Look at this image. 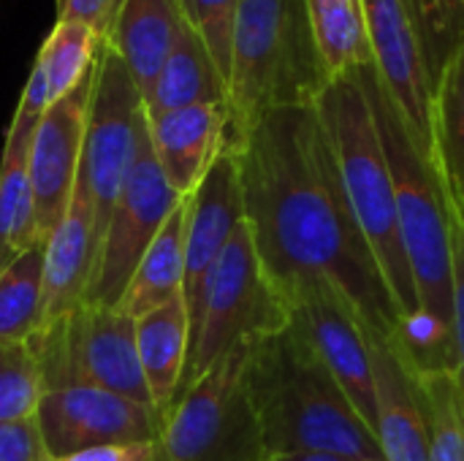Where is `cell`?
Wrapping results in <instances>:
<instances>
[{
  "instance_id": "cell-17",
  "label": "cell",
  "mask_w": 464,
  "mask_h": 461,
  "mask_svg": "<svg viewBox=\"0 0 464 461\" xmlns=\"http://www.w3.org/2000/svg\"><path fill=\"white\" fill-rule=\"evenodd\" d=\"M95 261V212L87 190L76 179L63 220L44 239V326L84 304Z\"/></svg>"
},
{
  "instance_id": "cell-14",
  "label": "cell",
  "mask_w": 464,
  "mask_h": 461,
  "mask_svg": "<svg viewBox=\"0 0 464 461\" xmlns=\"http://www.w3.org/2000/svg\"><path fill=\"white\" fill-rule=\"evenodd\" d=\"M92 73H95V65L68 95L52 101V106L41 117L30 141L27 171H30L41 242L63 220L73 196V185H76L79 163H82L84 130H87Z\"/></svg>"
},
{
  "instance_id": "cell-30",
  "label": "cell",
  "mask_w": 464,
  "mask_h": 461,
  "mask_svg": "<svg viewBox=\"0 0 464 461\" xmlns=\"http://www.w3.org/2000/svg\"><path fill=\"white\" fill-rule=\"evenodd\" d=\"M416 24L421 33V49L427 71L435 84L464 41V5L462 0H411Z\"/></svg>"
},
{
  "instance_id": "cell-25",
  "label": "cell",
  "mask_w": 464,
  "mask_h": 461,
  "mask_svg": "<svg viewBox=\"0 0 464 461\" xmlns=\"http://www.w3.org/2000/svg\"><path fill=\"white\" fill-rule=\"evenodd\" d=\"M324 62L334 76L372 65L362 0H304Z\"/></svg>"
},
{
  "instance_id": "cell-23",
  "label": "cell",
  "mask_w": 464,
  "mask_h": 461,
  "mask_svg": "<svg viewBox=\"0 0 464 461\" xmlns=\"http://www.w3.org/2000/svg\"><path fill=\"white\" fill-rule=\"evenodd\" d=\"M35 128L8 125L0 158V272L41 242L27 155Z\"/></svg>"
},
{
  "instance_id": "cell-9",
  "label": "cell",
  "mask_w": 464,
  "mask_h": 461,
  "mask_svg": "<svg viewBox=\"0 0 464 461\" xmlns=\"http://www.w3.org/2000/svg\"><path fill=\"white\" fill-rule=\"evenodd\" d=\"M144 117V98L133 82L128 65L101 43L92 73V95L87 109V130L79 163V182L90 196L95 212L98 250L106 236V226L117 196L122 190L125 174L130 168L139 125Z\"/></svg>"
},
{
  "instance_id": "cell-16",
  "label": "cell",
  "mask_w": 464,
  "mask_h": 461,
  "mask_svg": "<svg viewBox=\"0 0 464 461\" xmlns=\"http://www.w3.org/2000/svg\"><path fill=\"white\" fill-rule=\"evenodd\" d=\"M375 380V437L383 461H430V429L413 370L394 340L370 334Z\"/></svg>"
},
{
  "instance_id": "cell-20",
  "label": "cell",
  "mask_w": 464,
  "mask_h": 461,
  "mask_svg": "<svg viewBox=\"0 0 464 461\" xmlns=\"http://www.w3.org/2000/svg\"><path fill=\"white\" fill-rule=\"evenodd\" d=\"M136 348L152 405L166 418L190 356V318L182 296L136 318Z\"/></svg>"
},
{
  "instance_id": "cell-11",
  "label": "cell",
  "mask_w": 464,
  "mask_h": 461,
  "mask_svg": "<svg viewBox=\"0 0 464 461\" xmlns=\"http://www.w3.org/2000/svg\"><path fill=\"white\" fill-rule=\"evenodd\" d=\"M291 304V323L304 334L345 397L375 432V380L367 331L348 299L324 277H302L283 293Z\"/></svg>"
},
{
  "instance_id": "cell-37",
  "label": "cell",
  "mask_w": 464,
  "mask_h": 461,
  "mask_svg": "<svg viewBox=\"0 0 464 461\" xmlns=\"http://www.w3.org/2000/svg\"><path fill=\"white\" fill-rule=\"evenodd\" d=\"M454 217H457V220H459V223L464 226V204L459 206V209H454Z\"/></svg>"
},
{
  "instance_id": "cell-26",
  "label": "cell",
  "mask_w": 464,
  "mask_h": 461,
  "mask_svg": "<svg viewBox=\"0 0 464 461\" xmlns=\"http://www.w3.org/2000/svg\"><path fill=\"white\" fill-rule=\"evenodd\" d=\"M44 326V242L0 272V342H27Z\"/></svg>"
},
{
  "instance_id": "cell-29",
  "label": "cell",
  "mask_w": 464,
  "mask_h": 461,
  "mask_svg": "<svg viewBox=\"0 0 464 461\" xmlns=\"http://www.w3.org/2000/svg\"><path fill=\"white\" fill-rule=\"evenodd\" d=\"M41 394V370L30 342H0V424L33 418Z\"/></svg>"
},
{
  "instance_id": "cell-27",
  "label": "cell",
  "mask_w": 464,
  "mask_h": 461,
  "mask_svg": "<svg viewBox=\"0 0 464 461\" xmlns=\"http://www.w3.org/2000/svg\"><path fill=\"white\" fill-rule=\"evenodd\" d=\"M413 378L430 429V461H464V405L454 375L413 370Z\"/></svg>"
},
{
  "instance_id": "cell-6",
  "label": "cell",
  "mask_w": 464,
  "mask_h": 461,
  "mask_svg": "<svg viewBox=\"0 0 464 461\" xmlns=\"http://www.w3.org/2000/svg\"><path fill=\"white\" fill-rule=\"evenodd\" d=\"M288 323L291 304L269 280L253 231L242 220L207 280L177 399L239 342L277 334Z\"/></svg>"
},
{
  "instance_id": "cell-7",
  "label": "cell",
  "mask_w": 464,
  "mask_h": 461,
  "mask_svg": "<svg viewBox=\"0 0 464 461\" xmlns=\"http://www.w3.org/2000/svg\"><path fill=\"white\" fill-rule=\"evenodd\" d=\"M250 340L207 370L169 410L155 461H269L245 391Z\"/></svg>"
},
{
  "instance_id": "cell-40",
  "label": "cell",
  "mask_w": 464,
  "mask_h": 461,
  "mask_svg": "<svg viewBox=\"0 0 464 461\" xmlns=\"http://www.w3.org/2000/svg\"><path fill=\"white\" fill-rule=\"evenodd\" d=\"M269 461H275V459H269Z\"/></svg>"
},
{
  "instance_id": "cell-13",
  "label": "cell",
  "mask_w": 464,
  "mask_h": 461,
  "mask_svg": "<svg viewBox=\"0 0 464 461\" xmlns=\"http://www.w3.org/2000/svg\"><path fill=\"white\" fill-rule=\"evenodd\" d=\"M362 5L378 79L397 103L416 144L438 166L432 128V79L427 71L413 5L411 0H362Z\"/></svg>"
},
{
  "instance_id": "cell-33",
  "label": "cell",
  "mask_w": 464,
  "mask_h": 461,
  "mask_svg": "<svg viewBox=\"0 0 464 461\" xmlns=\"http://www.w3.org/2000/svg\"><path fill=\"white\" fill-rule=\"evenodd\" d=\"M454 337H457V389L464 405V226L454 217Z\"/></svg>"
},
{
  "instance_id": "cell-24",
  "label": "cell",
  "mask_w": 464,
  "mask_h": 461,
  "mask_svg": "<svg viewBox=\"0 0 464 461\" xmlns=\"http://www.w3.org/2000/svg\"><path fill=\"white\" fill-rule=\"evenodd\" d=\"M435 158L451 209L464 204V41L432 92Z\"/></svg>"
},
{
  "instance_id": "cell-38",
  "label": "cell",
  "mask_w": 464,
  "mask_h": 461,
  "mask_svg": "<svg viewBox=\"0 0 464 461\" xmlns=\"http://www.w3.org/2000/svg\"><path fill=\"white\" fill-rule=\"evenodd\" d=\"M362 461H383V459H362Z\"/></svg>"
},
{
  "instance_id": "cell-4",
  "label": "cell",
  "mask_w": 464,
  "mask_h": 461,
  "mask_svg": "<svg viewBox=\"0 0 464 461\" xmlns=\"http://www.w3.org/2000/svg\"><path fill=\"white\" fill-rule=\"evenodd\" d=\"M332 73L318 49L304 0H242L228 76L226 147L275 109L315 106Z\"/></svg>"
},
{
  "instance_id": "cell-19",
  "label": "cell",
  "mask_w": 464,
  "mask_h": 461,
  "mask_svg": "<svg viewBox=\"0 0 464 461\" xmlns=\"http://www.w3.org/2000/svg\"><path fill=\"white\" fill-rule=\"evenodd\" d=\"M185 27L179 0H125L103 43L128 65L141 98Z\"/></svg>"
},
{
  "instance_id": "cell-8",
  "label": "cell",
  "mask_w": 464,
  "mask_h": 461,
  "mask_svg": "<svg viewBox=\"0 0 464 461\" xmlns=\"http://www.w3.org/2000/svg\"><path fill=\"white\" fill-rule=\"evenodd\" d=\"M27 342L41 370L44 394L92 386L155 408L139 361L136 318L120 307L82 304L76 312L41 326Z\"/></svg>"
},
{
  "instance_id": "cell-1",
  "label": "cell",
  "mask_w": 464,
  "mask_h": 461,
  "mask_svg": "<svg viewBox=\"0 0 464 461\" xmlns=\"http://www.w3.org/2000/svg\"><path fill=\"white\" fill-rule=\"evenodd\" d=\"M245 220L280 293L302 277L329 280L364 331L394 340L400 312L348 206L337 158L315 106L266 111L231 147Z\"/></svg>"
},
{
  "instance_id": "cell-5",
  "label": "cell",
  "mask_w": 464,
  "mask_h": 461,
  "mask_svg": "<svg viewBox=\"0 0 464 461\" xmlns=\"http://www.w3.org/2000/svg\"><path fill=\"white\" fill-rule=\"evenodd\" d=\"M315 109L329 133L348 206L386 277L402 323L419 315V296L400 236L389 160L356 68L334 76L315 101Z\"/></svg>"
},
{
  "instance_id": "cell-31",
  "label": "cell",
  "mask_w": 464,
  "mask_h": 461,
  "mask_svg": "<svg viewBox=\"0 0 464 461\" xmlns=\"http://www.w3.org/2000/svg\"><path fill=\"white\" fill-rule=\"evenodd\" d=\"M239 3L242 0H179L185 24L207 46L226 87H228V76H231V49H234Z\"/></svg>"
},
{
  "instance_id": "cell-34",
  "label": "cell",
  "mask_w": 464,
  "mask_h": 461,
  "mask_svg": "<svg viewBox=\"0 0 464 461\" xmlns=\"http://www.w3.org/2000/svg\"><path fill=\"white\" fill-rule=\"evenodd\" d=\"M44 448L35 418L0 424V461H41Z\"/></svg>"
},
{
  "instance_id": "cell-32",
  "label": "cell",
  "mask_w": 464,
  "mask_h": 461,
  "mask_svg": "<svg viewBox=\"0 0 464 461\" xmlns=\"http://www.w3.org/2000/svg\"><path fill=\"white\" fill-rule=\"evenodd\" d=\"M125 0H57L60 22H82L103 41Z\"/></svg>"
},
{
  "instance_id": "cell-39",
  "label": "cell",
  "mask_w": 464,
  "mask_h": 461,
  "mask_svg": "<svg viewBox=\"0 0 464 461\" xmlns=\"http://www.w3.org/2000/svg\"><path fill=\"white\" fill-rule=\"evenodd\" d=\"M462 5H464V0H462Z\"/></svg>"
},
{
  "instance_id": "cell-28",
  "label": "cell",
  "mask_w": 464,
  "mask_h": 461,
  "mask_svg": "<svg viewBox=\"0 0 464 461\" xmlns=\"http://www.w3.org/2000/svg\"><path fill=\"white\" fill-rule=\"evenodd\" d=\"M101 43L103 41L95 35V30L82 22H54L35 54L46 68L52 101L68 95L92 71Z\"/></svg>"
},
{
  "instance_id": "cell-2",
  "label": "cell",
  "mask_w": 464,
  "mask_h": 461,
  "mask_svg": "<svg viewBox=\"0 0 464 461\" xmlns=\"http://www.w3.org/2000/svg\"><path fill=\"white\" fill-rule=\"evenodd\" d=\"M245 391L272 459L302 451L383 459L375 432L294 323L250 340Z\"/></svg>"
},
{
  "instance_id": "cell-18",
  "label": "cell",
  "mask_w": 464,
  "mask_h": 461,
  "mask_svg": "<svg viewBox=\"0 0 464 461\" xmlns=\"http://www.w3.org/2000/svg\"><path fill=\"white\" fill-rule=\"evenodd\" d=\"M147 120L150 139L169 185L188 198L226 147L228 106L198 103Z\"/></svg>"
},
{
  "instance_id": "cell-10",
  "label": "cell",
  "mask_w": 464,
  "mask_h": 461,
  "mask_svg": "<svg viewBox=\"0 0 464 461\" xmlns=\"http://www.w3.org/2000/svg\"><path fill=\"white\" fill-rule=\"evenodd\" d=\"M179 201L182 196L169 185L158 163L150 139V120L144 109L136 152L125 174L122 190L117 196V204L111 209L84 304H103V307L120 304L139 261L144 258L147 247L152 245L169 215L179 206Z\"/></svg>"
},
{
  "instance_id": "cell-21",
  "label": "cell",
  "mask_w": 464,
  "mask_h": 461,
  "mask_svg": "<svg viewBox=\"0 0 464 461\" xmlns=\"http://www.w3.org/2000/svg\"><path fill=\"white\" fill-rule=\"evenodd\" d=\"M228 87L212 62L201 38L185 24L171 54L158 71L152 87L144 95L147 117H158L174 109L198 103H226Z\"/></svg>"
},
{
  "instance_id": "cell-36",
  "label": "cell",
  "mask_w": 464,
  "mask_h": 461,
  "mask_svg": "<svg viewBox=\"0 0 464 461\" xmlns=\"http://www.w3.org/2000/svg\"><path fill=\"white\" fill-rule=\"evenodd\" d=\"M275 461H348V459H343V456H334V454L302 451V454H283V456H275Z\"/></svg>"
},
{
  "instance_id": "cell-3",
  "label": "cell",
  "mask_w": 464,
  "mask_h": 461,
  "mask_svg": "<svg viewBox=\"0 0 464 461\" xmlns=\"http://www.w3.org/2000/svg\"><path fill=\"white\" fill-rule=\"evenodd\" d=\"M367 92L375 128L389 160L400 236L413 274L419 315H424L454 348V209L438 166L411 136L397 103L378 79L375 65L356 68Z\"/></svg>"
},
{
  "instance_id": "cell-35",
  "label": "cell",
  "mask_w": 464,
  "mask_h": 461,
  "mask_svg": "<svg viewBox=\"0 0 464 461\" xmlns=\"http://www.w3.org/2000/svg\"><path fill=\"white\" fill-rule=\"evenodd\" d=\"M158 443H139V446H103V448H87L79 454H68L60 459L41 456V461H155Z\"/></svg>"
},
{
  "instance_id": "cell-15",
  "label": "cell",
  "mask_w": 464,
  "mask_h": 461,
  "mask_svg": "<svg viewBox=\"0 0 464 461\" xmlns=\"http://www.w3.org/2000/svg\"><path fill=\"white\" fill-rule=\"evenodd\" d=\"M245 220V198L239 160L231 147H223L198 187L188 196L185 220V285L182 299L190 318V340L201 310L207 280L223 255L228 239Z\"/></svg>"
},
{
  "instance_id": "cell-12",
  "label": "cell",
  "mask_w": 464,
  "mask_h": 461,
  "mask_svg": "<svg viewBox=\"0 0 464 461\" xmlns=\"http://www.w3.org/2000/svg\"><path fill=\"white\" fill-rule=\"evenodd\" d=\"M33 418L49 459L103 446L158 443L163 432V416L155 408L92 386L41 394Z\"/></svg>"
},
{
  "instance_id": "cell-22",
  "label": "cell",
  "mask_w": 464,
  "mask_h": 461,
  "mask_svg": "<svg viewBox=\"0 0 464 461\" xmlns=\"http://www.w3.org/2000/svg\"><path fill=\"white\" fill-rule=\"evenodd\" d=\"M185 220H188V198L169 215L144 258L139 261L122 299L120 310L130 318H141L174 299L182 296L185 285Z\"/></svg>"
}]
</instances>
